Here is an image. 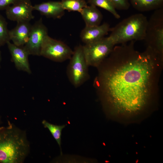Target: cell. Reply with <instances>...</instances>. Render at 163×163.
Instances as JSON below:
<instances>
[{"label":"cell","instance_id":"8992f818","mask_svg":"<svg viewBox=\"0 0 163 163\" xmlns=\"http://www.w3.org/2000/svg\"><path fill=\"white\" fill-rule=\"evenodd\" d=\"M115 45L108 37L83 46L84 53L88 66L97 67L112 51Z\"/></svg>","mask_w":163,"mask_h":163},{"label":"cell","instance_id":"30bf717a","mask_svg":"<svg viewBox=\"0 0 163 163\" xmlns=\"http://www.w3.org/2000/svg\"><path fill=\"white\" fill-rule=\"evenodd\" d=\"M7 44L11 56V60L16 69L20 71L31 73L28 60L29 54L23 46H18L8 42Z\"/></svg>","mask_w":163,"mask_h":163},{"label":"cell","instance_id":"277c9868","mask_svg":"<svg viewBox=\"0 0 163 163\" xmlns=\"http://www.w3.org/2000/svg\"><path fill=\"white\" fill-rule=\"evenodd\" d=\"M154 52L163 58V10H156L148 20L144 40Z\"/></svg>","mask_w":163,"mask_h":163},{"label":"cell","instance_id":"ffe728a7","mask_svg":"<svg viewBox=\"0 0 163 163\" xmlns=\"http://www.w3.org/2000/svg\"><path fill=\"white\" fill-rule=\"evenodd\" d=\"M116 9L120 10L128 9L130 6L128 0H110Z\"/></svg>","mask_w":163,"mask_h":163},{"label":"cell","instance_id":"52a82bcc","mask_svg":"<svg viewBox=\"0 0 163 163\" xmlns=\"http://www.w3.org/2000/svg\"><path fill=\"white\" fill-rule=\"evenodd\" d=\"M73 53V51L64 43L48 35L43 43L40 56L55 62H62L69 59Z\"/></svg>","mask_w":163,"mask_h":163},{"label":"cell","instance_id":"5b68a950","mask_svg":"<svg viewBox=\"0 0 163 163\" xmlns=\"http://www.w3.org/2000/svg\"><path fill=\"white\" fill-rule=\"evenodd\" d=\"M67 69L69 79L75 88L79 87L89 78L88 65L83 52V46H76L69 59Z\"/></svg>","mask_w":163,"mask_h":163},{"label":"cell","instance_id":"ba28073f","mask_svg":"<svg viewBox=\"0 0 163 163\" xmlns=\"http://www.w3.org/2000/svg\"><path fill=\"white\" fill-rule=\"evenodd\" d=\"M48 35L47 28L42 18L32 25L28 40L23 46L29 55L40 56L43 43Z\"/></svg>","mask_w":163,"mask_h":163},{"label":"cell","instance_id":"e0dca14e","mask_svg":"<svg viewBox=\"0 0 163 163\" xmlns=\"http://www.w3.org/2000/svg\"><path fill=\"white\" fill-rule=\"evenodd\" d=\"M42 123L44 128H47L48 129L57 142L61 151V145L62 131V129L65 127V125H54L49 122L45 120H43L42 122Z\"/></svg>","mask_w":163,"mask_h":163},{"label":"cell","instance_id":"ac0fdd59","mask_svg":"<svg viewBox=\"0 0 163 163\" xmlns=\"http://www.w3.org/2000/svg\"><path fill=\"white\" fill-rule=\"evenodd\" d=\"M88 2L90 5L100 7L109 12L117 19L120 18V15L110 0H88Z\"/></svg>","mask_w":163,"mask_h":163},{"label":"cell","instance_id":"4fadbf2b","mask_svg":"<svg viewBox=\"0 0 163 163\" xmlns=\"http://www.w3.org/2000/svg\"><path fill=\"white\" fill-rule=\"evenodd\" d=\"M34 10L40 12L47 18L60 19L65 14L60 2L50 1L37 4L33 6Z\"/></svg>","mask_w":163,"mask_h":163},{"label":"cell","instance_id":"7a4b0ae2","mask_svg":"<svg viewBox=\"0 0 163 163\" xmlns=\"http://www.w3.org/2000/svg\"><path fill=\"white\" fill-rule=\"evenodd\" d=\"M27 133L8 121L0 126V163H23L30 152Z\"/></svg>","mask_w":163,"mask_h":163},{"label":"cell","instance_id":"d6986e66","mask_svg":"<svg viewBox=\"0 0 163 163\" xmlns=\"http://www.w3.org/2000/svg\"><path fill=\"white\" fill-rule=\"evenodd\" d=\"M10 41L7 22L5 18L0 14V47Z\"/></svg>","mask_w":163,"mask_h":163},{"label":"cell","instance_id":"6da1fadb","mask_svg":"<svg viewBox=\"0 0 163 163\" xmlns=\"http://www.w3.org/2000/svg\"><path fill=\"white\" fill-rule=\"evenodd\" d=\"M134 42L114 47L93 83L108 117L125 124L139 123L156 109L154 88L162 59L148 47L136 51Z\"/></svg>","mask_w":163,"mask_h":163},{"label":"cell","instance_id":"603a6c76","mask_svg":"<svg viewBox=\"0 0 163 163\" xmlns=\"http://www.w3.org/2000/svg\"><path fill=\"white\" fill-rule=\"evenodd\" d=\"M2 121L1 116L0 115V126L2 124Z\"/></svg>","mask_w":163,"mask_h":163},{"label":"cell","instance_id":"5bb4252c","mask_svg":"<svg viewBox=\"0 0 163 163\" xmlns=\"http://www.w3.org/2000/svg\"><path fill=\"white\" fill-rule=\"evenodd\" d=\"M86 26H92L100 25L103 16L97 7L90 5L84 8L80 13Z\"/></svg>","mask_w":163,"mask_h":163},{"label":"cell","instance_id":"7c38bea8","mask_svg":"<svg viewBox=\"0 0 163 163\" xmlns=\"http://www.w3.org/2000/svg\"><path fill=\"white\" fill-rule=\"evenodd\" d=\"M32 26L28 21L17 22L15 27L9 30L10 40L16 45L23 46L28 40Z\"/></svg>","mask_w":163,"mask_h":163},{"label":"cell","instance_id":"7402d4cb","mask_svg":"<svg viewBox=\"0 0 163 163\" xmlns=\"http://www.w3.org/2000/svg\"><path fill=\"white\" fill-rule=\"evenodd\" d=\"M2 60V56H1V52L0 50V68L1 67V62Z\"/></svg>","mask_w":163,"mask_h":163},{"label":"cell","instance_id":"9a60e30c","mask_svg":"<svg viewBox=\"0 0 163 163\" xmlns=\"http://www.w3.org/2000/svg\"><path fill=\"white\" fill-rule=\"evenodd\" d=\"M133 6L140 11H146L161 8L163 0H129Z\"/></svg>","mask_w":163,"mask_h":163},{"label":"cell","instance_id":"8fae6325","mask_svg":"<svg viewBox=\"0 0 163 163\" xmlns=\"http://www.w3.org/2000/svg\"><path fill=\"white\" fill-rule=\"evenodd\" d=\"M110 30L109 25L106 23L97 26H85L82 30L80 37L85 44H89L104 37Z\"/></svg>","mask_w":163,"mask_h":163},{"label":"cell","instance_id":"44dd1931","mask_svg":"<svg viewBox=\"0 0 163 163\" xmlns=\"http://www.w3.org/2000/svg\"><path fill=\"white\" fill-rule=\"evenodd\" d=\"M20 0H0V10H5L7 8L15 4Z\"/></svg>","mask_w":163,"mask_h":163},{"label":"cell","instance_id":"9c48e42d","mask_svg":"<svg viewBox=\"0 0 163 163\" xmlns=\"http://www.w3.org/2000/svg\"><path fill=\"white\" fill-rule=\"evenodd\" d=\"M6 14L9 20L16 21H30L34 18L33 6L30 0H20L6 9Z\"/></svg>","mask_w":163,"mask_h":163},{"label":"cell","instance_id":"3957f363","mask_svg":"<svg viewBox=\"0 0 163 163\" xmlns=\"http://www.w3.org/2000/svg\"><path fill=\"white\" fill-rule=\"evenodd\" d=\"M148 22L146 17L142 14L132 15L111 28L108 37L115 45L144 40Z\"/></svg>","mask_w":163,"mask_h":163},{"label":"cell","instance_id":"2e32d148","mask_svg":"<svg viewBox=\"0 0 163 163\" xmlns=\"http://www.w3.org/2000/svg\"><path fill=\"white\" fill-rule=\"evenodd\" d=\"M63 8L69 11H77L80 13L87 6L85 0H62L60 2Z\"/></svg>","mask_w":163,"mask_h":163}]
</instances>
